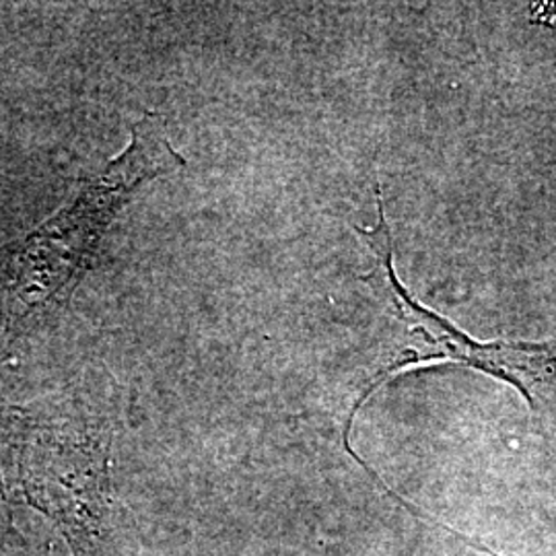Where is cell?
Listing matches in <instances>:
<instances>
[{
  "label": "cell",
  "mask_w": 556,
  "mask_h": 556,
  "mask_svg": "<svg viewBox=\"0 0 556 556\" xmlns=\"http://www.w3.org/2000/svg\"><path fill=\"white\" fill-rule=\"evenodd\" d=\"M160 114H144L130 142L38 229L0 248V353L59 316L100 256L101 241L140 188L178 172Z\"/></svg>",
  "instance_id": "obj_1"
},
{
  "label": "cell",
  "mask_w": 556,
  "mask_h": 556,
  "mask_svg": "<svg viewBox=\"0 0 556 556\" xmlns=\"http://www.w3.org/2000/svg\"><path fill=\"white\" fill-rule=\"evenodd\" d=\"M114 422L87 397L48 410L0 404L7 497L48 517L73 556H126L112 486Z\"/></svg>",
  "instance_id": "obj_2"
},
{
  "label": "cell",
  "mask_w": 556,
  "mask_h": 556,
  "mask_svg": "<svg viewBox=\"0 0 556 556\" xmlns=\"http://www.w3.org/2000/svg\"><path fill=\"white\" fill-rule=\"evenodd\" d=\"M378 197L379 223L374 229H357L358 236L371 248L376 266L369 280L390 301L397 324L402 326V338L396 346L383 355L374 379L357 397L344 429V447H351V427L365 404L379 386L397 374L400 369L429 361H456L459 365L480 369L493 378L509 381L526 396L532 413L556 400V340L548 342H477L464 334L450 319L441 318L418 305L413 295L402 287L394 270V241L383 211L381 188ZM349 454L353 452L346 450Z\"/></svg>",
  "instance_id": "obj_3"
},
{
  "label": "cell",
  "mask_w": 556,
  "mask_h": 556,
  "mask_svg": "<svg viewBox=\"0 0 556 556\" xmlns=\"http://www.w3.org/2000/svg\"><path fill=\"white\" fill-rule=\"evenodd\" d=\"M20 546H23V536L13 521L9 497L4 491V482H2V472H0V551L20 548Z\"/></svg>",
  "instance_id": "obj_4"
}]
</instances>
